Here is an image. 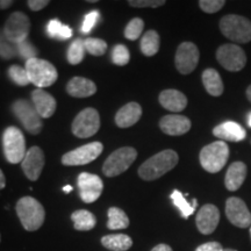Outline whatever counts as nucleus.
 Segmentation results:
<instances>
[{
    "label": "nucleus",
    "mask_w": 251,
    "mask_h": 251,
    "mask_svg": "<svg viewBox=\"0 0 251 251\" xmlns=\"http://www.w3.org/2000/svg\"><path fill=\"white\" fill-rule=\"evenodd\" d=\"M179 157L175 150L166 149L147 159L139 168L141 179L151 181L158 179L162 176L171 171L178 164Z\"/></svg>",
    "instance_id": "obj_1"
},
{
    "label": "nucleus",
    "mask_w": 251,
    "mask_h": 251,
    "mask_svg": "<svg viewBox=\"0 0 251 251\" xmlns=\"http://www.w3.org/2000/svg\"><path fill=\"white\" fill-rule=\"evenodd\" d=\"M18 218L27 231H36L45 224L46 211L33 197H23L15 206Z\"/></svg>",
    "instance_id": "obj_2"
},
{
    "label": "nucleus",
    "mask_w": 251,
    "mask_h": 251,
    "mask_svg": "<svg viewBox=\"0 0 251 251\" xmlns=\"http://www.w3.org/2000/svg\"><path fill=\"white\" fill-rule=\"evenodd\" d=\"M28 78L31 84H34L39 89L51 86L56 83L58 78V72L51 63L41 58H31L26 62Z\"/></svg>",
    "instance_id": "obj_3"
},
{
    "label": "nucleus",
    "mask_w": 251,
    "mask_h": 251,
    "mask_svg": "<svg viewBox=\"0 0 251 251\" xmlns=\"http://www.w3.org/2000/svg\"><path fill=\"white\" fill-rule=\"evenodd\" d=\"M229 158V147L224 141L207 144L200 151V164L209 174H218L224 169Z\"/></svg>",
    "instance_id": "obj_4"
},
{
    "label": "nucleus",
    "mask_w": 251,
    "mask_h": 251,
    "mask_svg": "<svg viewBox=\"0 0 251 251\" xmlns=\"http://www.w3.org/2000/svg\"><path fill=\"white\" fill-rule=\"evenodd\" d=\"M220 30L233 42L248 43L251 41V21L236 14L225 15L220 20Z\"/></svg>",
    "instance_id": "obj_5"
},
{
    "label": "nucleus",
    "mask_w": 251,
    "mask_h": 251,
    "mask_svg": "<svg viewBox=\"0 0 251 251\" xmlns=\"http://www.w3.org/2000/svg\"><path fill=\"white\" fill-rule=\"evenodd\" d=\"M2 148L6 161L9 164H19L26 156V140L18 127H7L2 134Z\"/></svg>",
    "instance_id": "obj_6"
},
{
    "label": "nucleus",
    "mask_w": 251,
    "mask_h": 251,
    "mask_svg": "<svg viewBox=\"0 0 251 251\" xmlns=\"http://www.w3.org/2000/svg\"><path fill=\"white\" fill-rule=\"evenodd\" d=\"M137 157L136 149L122 147L107 157L102 165V172L106 177H117L129 169Z\"/></svg>",
    "instance_id": "obj_7"
},
{
    "label": "nucleus",
    "mask_w": 251,
    "mask_h": 251,
    "mask_svg": "<svg viewBox=\"0 0 251 251\" xmlns=\"http://www.w3.org/2000/svg\"><path fill=\"white\" fill-rule=\"evenodd\" d=\"M12 112L24 126L25 129L31 135H37L41 133L43 128L42 118L36 112L34 105L25 99H18L12 103Z\"/></svg>",
    "instance_id": "obj_8"
},
{
    "label": "nucleus",
    "mask_w": 251,
    "mask_h": 251,
    "mask_svg": "<svg viewBox=\"0 0 251 251\" xmlns=\"http://www.w3.org/2000/svg\"><path fill=\"white\" fill-rule=\"evenodd\" d=\"M100 129V115L96 108L89 107L78 113L72 122L71 130L79 139H89Z\"/></svg>",
    "instance_id": "obj_9"
},
{
    "label": "nucleus",
    "mask_w": 251,
    "mask_h": 251,
    "mask_svg": "<svg viewBox=\"0 0 251 251\" xmlns=\"http://www.w3.org/2000/svg\"><path fill=\"white\" fill-rule=\"evenodd\" d=\"M6 39L13 45L28 40L30 31V20L23 12H14L9 15L2 28Z\"/></svg>",
    "instance_id": "obj_10"
},
{
    "label": "nucleus",
    "mask_w": 251,
    "mask_h": 251,
    "mask_svg": "<svg viewBox=\"0 0 251 251\" xmlns=\"http://www.w3.org/2000/svg\"><path fill=\"white\" fill-rule=\"evenodd\" d=\"M216 59L226 70L231 72L241 71L247 64V55L244 50L234 43L219 47L216 50Z\"/></svg>",
    "instance_id": "obj_11"
},
{
    "label": "nucleus",
    "mask_w": 251,
    "mask_h": 251,
    "mask_svg": "<svg viewBox=\"0 0 251 251\" xmlns=\"http://www.w3.org/2000/svg\"><path fill=\"white\" fill-rule=\"evenodd\" d=\"M103 146L101 142H91L79 148L64 153L62 157V164L67 166L85 165L93 162L102 152Z\"/></svg>",
    "instance_id": "obj_12"
},
{
    "label": "nucleus",
    "mask_w": 251,
    "mask_h": 251,
    "mask_svg": "<svg viewBox=\"0 0 251 251\" xmlns=\"http://www.w3.org/2000/svg\"><path fill=\"white\" fill-rule=\"evenodd\" d=\"M200 52L192 42H183L176 51L175 64L181 75H188L194 71L199 63Z\"/></svg>",
    "instance_id": "obj_13"
},
{
    "label": "nucleus",
    "mask_w": 251,
    "mask_h": 251,
    "mask_svg": "<svg viewBox=\"0 0 251 251\" xmlns=\"http://www.w3.org/2000/svg\"><path fill=\"white\" fill-rule=\"evenodd\" d=\"M79 197L85 203H92L99 199L103 190V184L99 176L81 172L77 179Z\"/></svg>",
    "instance_id": "obj_14"
},
{
    "label": "nucleus",
    "mask_w": 251,
    "mask_h": 251,
    "mask_svg": "<svg viewBox=\"0 0 251 251\" xmlns=\"http://www.w3.org/2000/svg\"><path fill=\"white\" fill-rule=\"evenodd\" d=\"M226 215L228 221L237 228L251 227V213L242 199L236 197L228 198L226 201Z\"/></svg>",
    "instance_id": "obj_15"
},
{
    "label": "nucleus",
    "mask_w": 251,
    "mask_h": 251,
    "mask_svg": "<svg viewBox=\"0 0 251 251\" xmlns=\"http://www.w3.org/2000/svg\"><path fill=\"white\" fill-rule=\"evenodd\" d=\"M21 168L26 177L31 181H36L40 178L41 172L45 168V153L40 147H31L28 150L24 161L21 162Z\"/></svg>",
    "instance_id": "obj_16"
},
{
    "label": "nucleus",
    "mask_w": 251,
    "mask_h": 251,
    "mask_svg": "<svg viewBox=\"0 0 251 251\" xmlns=\"http://www.w3.org/2000/svg\"><path fill=\"white\" fill-rule=\"evenodd\" d=\"M220 222L219 208L212 203H206L199 209L196 216L197 228L203 235H211L215 231Z\"/></svg>",
    "instance_id": "obj_17"
},
{
    "label": "nucleus",
    "mask_w": 251,
    "mask_h": 251,
    "mask_svg": "<svg viewBox=\"0 0 251 251\" xmlns=\"http://www.w3.org/2000/svg\"><path fill=\"white\" fill-rule=\"evenodd\" d=\"M191 120L184 115L170 114L159 120V128L163 133L170 136H180L191 129Z\"/></svg>",
    "instance_id": "obj_18"
},
{
    "label": "nucleus",
    "mask_w": 251,
    "mask_h": 251,
    "mask_svg": "<svg viewBox=\"0 0 251 251\" xmlns=\"http://www.w3.org/2000/svg\"><path fill=\"white\" fill-rule=\"evenodd\" d=\"M31 101L36 112L42 119H48L54 115L57 103L51 94L43 89H36L31 92Z\"/></svg>",
    "instance_id": "obj_19"
},
{
    "label": "nucleus",
    "mask_w": 251,
    "mask_h": 251,
    "mask_svg": "<svg viewBox=\"0 0 251 251\" xmlns=\"http://www.w3.org/2000/svg\"><path fill=\"white\" fill-rule=\"evenodd\" d=\"M213 135L218 137L221 141H229V142H241L246 139L247 133L246 129L234 121H226L224 124H220L219 126L213 129Z\"/></svg>",
    "instance_id": "obj_20"
},
{
    "label": "nucleus",
    "mask_w": 251,
    "mask_h": 251,
    "mask_svg": "<svg viewBox=\"0 0 251 251\" xmlns=\"http://www.w3.org/2000/svg\"><path fill=\"white\" fill-rule=\"evenodd\" d=\"M158 101L162 105V107L174 113L184 111L187 106L186 96L180 91L174 89L162 91L158 97Z\"/></svg>",
    "instance_id": "obj_21"
},
{
    "label": "nucleus",
    "mask_w": 251,
    "mask_h": 251,
    "mask_svg": "<svg viewBox=\"0 0 251 251\" xmlns=\"http://www.w3.org/2000/svg\"><path fill=\"white\" fill-rule=\"evenodd\" d=\"M142 117V107L137 102H128L119 109L115 115V124L120 128H129L134 126Z\"/></svg>",
    "instance_id": "obj_22"
},
{
    "label": "nucleus",
    "mask_w": 251,
    "mask_h": 251,
    "mask_svg": "<svg viewBox=\"0 0 251 251\" xmlns=\"http://www.w3.org/2000/svg\"><path fill=\"white\" fill-rule=\"evenodd\" d=\"M248 168L246 163L243 162H234L229 166L227 174L225 177V185L228 191H237L238 188L242 186L244 180L247 178Z\"/></svg>",
    "instance_id": "obj_23"
},
{
    "label": "nucleus",
    "mask_w": 251,
    "mask_h": 251,
    "mask_svg": "<svg viewBox=\"0 0 251 251\" xmlns=\"http://www.w3.org/2000/svg\"><path fill=\"white\" fill-rule=\"evenodd\" d=\"M67 92L74 98H87L97 92V86L87 78L74 77L67 84Z\"/></svg>",
    "instance_id": "obj_24"
},
{
    "label": "nucleus",
    "mask_w": 251,
    "mask_h": 251,
    "mask_svg": "<svg viewBox=\"0 0 251 251\" xmlns=\"http://www.w3.org/2000/svg\"><path fill=\"white\" fill-rule=\"evenodd\" d=\"M202 84L207 92L213 97H220L224 93V81L215 69H206L202 72Z\"/></svg>",
    "instance_id": "obj_25"
},
{
    "label": "nucleus",
    "mask_w": 251,
    "mask_h": 251,
    "mask_svg": "<svg viewBox=\"0 0 251 251\" xmlns=\"http://www.w3.org/2000/svg\"><path fill=\"white\" fill-rule=\"evenodd\" d=\"M101 244L111 251H127L133 247V240L125 234H111L102 236Z\"/></svg>",
    "instance_id": "obj_26"
},
{
    "label": "nucleus",
    "mask_w": 251,
    "mask_h": 251,
    "mask_svg": "<svg viewBox=\"0 0 251 251\" xmlns=\"http://www.w3.org/2000/svg\"><path fill=\"white\" fill-rule=\"evenodd\" d=\"M71 220L74 221V227L76 230L89 231L96 227L97 218L93 213L86 209H78L71 214Z\"/></svg>",
    "instance_id": "obj_27"
},
{
    "label": "nucleus",
    "mask_w": 251,
    "mask_h": 251,
    "mask_svg": "<svg viewBox=\"0 0 251 251\" xmlns=\"http://www.w3.org/2000/svg\"><path fill=\"white\" fill-rule=\"evenodd\" d=\"M170 198H171L172 202H174V205L177 207L178 209H179L180 214L184 219H188L191 215L193 214L194 211H196V208L198 206L197 199H193L192 202H188L184 194L178 190H175L174 192L171 193Z\"/></svg>",
    "instance_id": "obj_28"
},
{
    "label": "nucleus",
    "mask_w": 251,
    "mask_h": 251,
    "mask_svg": "<svg viewBox=\"0 0 251 251\" xmlns=\"http://www.w3.org/2000/svg\"><path fill=\"white\" fill-rule=\"evenodd\" d=\"M159 45H161V39H159L158 33L156 30H148L141 39V51L143 55L150 57L158 52Z\"/></svg>",
    "instance_id": "obj_29"
},
{
    "label": "nucleus",
    "mask_w": 251,
    "mask_h": 251,
    "mask_svg": "<svg viewBox=\"0 0 251 251\" xmlns=\"http://www.w3.org/2000/svg\"><path fill=\"white\" fill-rule=\"evenodd\" d=\"M107 215V227L111 230H120V229L128 228V226H129V218L119 207H111V208H108Z\"/></svg>",
    "instance_id": "obj_30"
},
{
    "label": "nucleus",
    "mask_w": 251,
    "mask_h": 251,
    "mask_svg": "<svg viewBox=\"0 0 251 251\" xmlns=\"http://www.w3.org/2000/svg\"><path fill=\"white\" fill-rule=\"evenodd\" d=\"M47 33L52 39L69 40L71 39L74 30L67 25L62 24L57 19H54V20H50L49 24L47 25Z\"/></svg>",
    "instance_id": "obj_31"
},
{
    "label": "nucleus",
    "mask_w": 251,
    "mask_h": 251,
    "mask_svg": "<svg viewBox=\"0 0 251 251\" xmlns=\"http://www.w3.org/2000/svg\"><path fill=\"white\" fill-rule=\"evenodd\" d=\"M85 47H84V40L76 39L71 43L68 50V62L72 65H77L84 59L85 56Z\"/></svg>",
    "instance_id": "obj_32"
},
{
    "label": "nucleus",
    "mask_w": 251,
    "mask_h": 251,
    "mask_svg": "<svg viewBox=\"0 0 251 251\" xmlns=\"http://www.w3.org/2000/svg\"><path fill=\"white\" fill-rule=\"evenodd\" d=\"M8 77L9 79L13 81L14 84H17L19 86H27L30 83L29 78H28L26 69L20 67L18 64H13L8 68Z\"/></svg>",
    "instance_id": "obj_33"
},
{
    "label": "nucleus",
    "mask_w": 251,
    "mask_h": 251,
    "mask_svg": "<svg viewBox=\"0 0 251 251\" xmlns=\"http://www.w3.org/2000/svg\"><path fill=\"white\" fill-rule=\"evenodd\" d=\"M144 21L141 18L131 19L125 28V37L127 40L136 41L143 33Z\"/></svg>",
    "instance_id": "obj_34"
},
{
    "label": "nucleus",
    "mask_w": 251,
    "mask_h": 251,
    "mask_svg": "<svg viewBox=\"0 0 251 251\" xmlns=\"http://www.w3.org/2000/svg\"><path fill=\"white\" fill-rule=\"evenodd\" d=\"M84 47L89 54L92 56H102L107 50V43L101 39H96V37H89L84 40Z\"/></svg>",
    "instance_id": "obj_35"
},
{
    "label": "nucleus",
    "mask_w": 251,
    "mask_h": 251,
    "mask_svg": "<svg viewBox=\"0 0 251 251\" xmlns=\"http://www.w3.org/2000/svg\"><path fill=\"white\" fill-rule=\"evenodd\" d=\"M129 50L124 45H117L112 50V62L119 67H124L129 63Z\"/></svg>",
    "instance_id": "obj_36"
},
{
    "label": "nucleus",
    "mask_w": 251,
    "mask_h": 251,
    "mask_svg": "<svg viewBox=\"0 0 251 251\" xmlns=\"http://www.w3.org/2000/svg\"><path fill=\"white\" fill-rule=\"evenodd\" d=\"M17 45L6 39L4 31L0 29V57L2 59H12L17 55Z\"/></svg>",
    "instance_id": "obj_37"
},
{
    "label": "nucleus",
    "mask_w": 251,
    "mask_h": 251,
    "mask_svg": "<svg viewBox=\"0 0 251 251\" xmlns=\"http://www.w3.org/2000/svg\"><path fill=\"white\" fill-rule=\"evenodd\" d=\"M17 52L21 58L26 59V62L29 61L31 58H36L37 54H39L36 47L28 40L17 45Z\"/></svg>",
    "instance_id": "obj_38"
},
{
    "label": "nucleus",
    "mask_w": 251,
    "mask_h": 251,
    "mask_svg": "<svg viewBox=\"0 0 251 251\" xmlns=\"http://www.w3.org/2000/svg\"><path fill=\"white\" fill-rule=\"evenodd\" d=\"M100 19V12L94 9V11H91L90 13H87L85 15L83 20V25H81V33L83 34H89L91 30L93 29V27L96 26V24L98 23V20Z\"/></svg>",
    "instance_id": "obj_39"
},
{
    "label": "nucleus",
    "mask_w": 251,
    "mask_h": 251,
    "mask_svg": "<svg viewBox=\"0 0 251 251\" xmlns=\"http://www.w3.org/2000/svg\"><path fill=\"white\" fill-rule=\"evenodd\" d=\"M226 5L225 0H200L199 7L202 9L205 13L213 14L219 12Z\"/></svg>",
    "instance_id": "obj_40"
},
{
    "label": "nucleus",
    "mask_w": 251,
    "mask_h": 251,
    "mask_svg": "<svg viewBox=\"0 0 251 251\" xmlns=\"http://www.w3.org/2000/svg\"><path fill=\"white\" fill-rule=\"evenodd\" d=\"M131 7L136 8H157L165 5L164 0H129L128 1Z\"/></svg>",
    "instance_id": "obj_41"
},
{
    "label": "nucleus",
    "mask_w": 251,
    "mask_h": 251,
    "mask_svg": "<svg viewBox=\"0 0 251 251\" xmlns=\"http://www.w3.org/2000/svg\"><path fill=\"white\" fill-rule=\"evenodd\" d=\"M50 4L49 0H28L27 5L33 12H39Z\"/></svg>",
    "instance_id": "obj_42"
},
{
    "label": "nucleus",
    "mask_w": 251,
    "mask_h": 251,
    "mask_svg": "<svg viewBox=\"0 0 251 251\" xmlns=\"http://www.w3.org/2000/svg\"><path fill=\"white\" fill-rule=\"evenodd\" d=\"M224 247L221 246L219 242H207L203 243L201 246H199L196 249V251H224Z\"/></svg>",
    "instance_id": "obj_43"
},
{
    "label": "nucleus",
    "mask_w": 251,
    "mask_h": 251,
    "mask_svg": "<svg viewBox=\"0 0 251 251\" xmlns=\"http://www.w3.org/2000/svg\"><path fill=\"white\" fill-rule=\"evenodd\" d=\"M150 251H174V250H172V248L170 246H168V244L162 243V244H158V246L153 247Z\"/></svg>",
    "instance_id": "obj_44"
},
{
    "label": "nucleus",
    "mask_w": 251,
    "mask_h": 251,
    "mask_svg": "<svg viewBox=\"0 0 251 251\" xmlns=\"http://www.w3.org/2000/svg\"><path fill=\"white\" fill-rule=\"evenodd\" d=\"M14 4L13 0H0V11H4Z\"/></svg>",
    "instance_id": "obj_45"
},
{
    "label": "nucleus",
    "mask_w": 251,
    "mask_h": 251,
    "mask_svg": "<svg viewBox=\"0 0 251 251\" xmlns=\"http://www.w3.org/2000/svg\"><path fill=\"white\" fill-rule=\"evenodd\" d=\"M5 186H6V178H5L4 172H2L1 169H0V190L5 188Z\"/></svg>",
    "instance_id": "obj_46"
},
{
    "label": "nucleus",
    "mask_w": 251,
    "mask_h": 251,
    "mask_svg": "<svg viewBox=\"0 0 251 251\" xmlns=\"http://www.w3.org/2000/svg\"><path fill=\"white\" fill-rule=\"evenodd\" d=\"M63 191H64L65 193H70L72 191V186H71V185H67V186L63 187Z\"/></svg>",
    "instance_id": "obj_47"
},
{
    "label": "nucleus",
    "mask_w": 251,
    "mask_h": 251,
    "mask_svg": "<svg viewBox=\"0 0 251 251\" xmlns=\"http://www.w3.org/2000/svg\"><path fill=\"white\" fill-rule=\"evenodd\" d=\"M247 98L251 102V85L247 89Z\"/></svg>",
    "instance_id": "obj_48"
},
{
    "label": "nucleus",
    "mask_w": 251,
    "mask_h": 251,
    "mask_svg": "<svg viewBox=\"0 0 251 251\" xmlns=\"http://www.w3.org/2000/svg\"><path fill=\"white\" fill-rule=\"evenodd\" d=\"M248 125H249V127H251V113L249 114V118H248Z\"/></svg>",
    "instance_id": "obj_49"
},
{
    "label": "nucleus",
    "mask_w": 251,
    "mask_h": 251,
    "mask_svg": "<svg viewBox=\"0 0 251 251\" xmlns=\"http://www.w3.org/2000/svg\"><path fill=\"white\" fill-rule=\"evenodd\" d=\"M87 2H97V0H87Z\"/></svg>",
    "instance_id": "obj_50"
},
{
    "label": "nucleus",
    "mask_w": 251,
    "mask_h": 251,
    "mask_svg": "<svg viewBox=\"0 0 251 251\" xmlns=\"http://www.w3.org/2000/svg\"><path fill=\"white\" fill-rule=\"evenodd\" d=\"M224 251H236V250H234V249H225Z\"/></svg>",
    "instance_id": "obj_51"
},
{
    "label": "nucleus",
    "mask_w": 251,
    "mask_h": 251,
    "mask_svg": "<svg viewBox=\"0 0 251 251\" xmlns=\"http://www.w3.org/2000/svg\"><path fill=\"white\" fill-rule=\"evenodd\" d=\"M250 238H251V227H250Z\"/></svg>",
    "instance_id": "obj_52"
},
{
    "label": "nucleus",
    "mask_w": 251,
    "mask_h": 251,
    "mask_svg": "<svg viewBox=\"0 0 251 251\" xmlns=\"http://www.w3.org/2000/svg\"><path fill=\"white\" fill-rule=\"evenodd\" d=\"M0 242H1V235H0Z\"/></svg>",
    "instance_id": "obj_53"
}]
</instances>
